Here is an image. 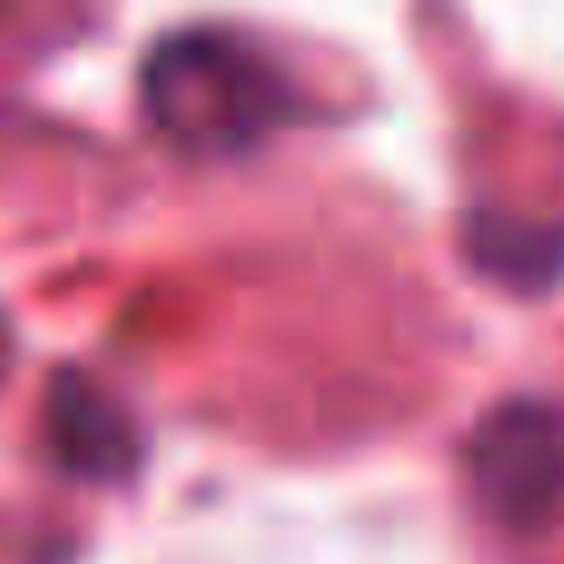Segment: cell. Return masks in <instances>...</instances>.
<instances>
[{"instance_id":"obj_2","label":"cell","mask_w":564,"mask_h":564,"mask_svg":"<svg viewBox=\"0 0 564 564\" xmlns=\"http://www.w3.org/2000/svg\"><path fill=\"white\" fill-rule=\"evenodd\" d=\"M466 476L496 525L535 535L564 520V406L545 397L496 401L466 441Z\"/></svg>"},{"instance_id":"obj_1","label":"cell","mask_w":564,"mask_h":564,"mask_svg":"<svg viewBox=\"0 0 564 564\" xmlns=\"http://www.w3.org/2000/svg\"><path fill=\"white\" fill-rule=\"evenodd\" d=\"M154 129L188 154H248L273 129L292 124L297 95L268 50L234 30H178L144 55L139 69Z\"/></svg>"},{"instance_id":"obj_4","label":"cell","mask_w":564,"mask_h":564,"mask_svg":"<svg viewBox=\"0 0 564 564\" xmlns=\"http://www.w3.org/2000/svg\"><path fill=\"white\" fill-rule=\"evenodd\" d=\"M466 248L490 278L520 292H545L564 278V224L490 208L466 224Z\"/></svg>"},{"instance_id":"obj_3","label":"cell","mask_w":564,"mask_h":564,"mask_svg":"<svg viewBox=\"0 0 564 564\" xmlns=\"http://www.w3.org/2000/svg\"><path fill=\"white\" fill-rule=\"evenodd\" d=\"M45 446L55 466L89 486H119L144 460L139 421L89 371L65 367L45 391Z\"/></svg>"}]
</instances>
